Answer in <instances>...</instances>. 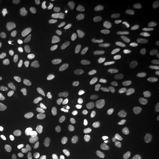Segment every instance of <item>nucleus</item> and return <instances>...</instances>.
Wrapping results in <instances>:
<instances>
[{
    "label": "nucleus",
    "mask_w": 159,
    "mask_h": 159,
    "mask_svg": "<svg viewBox=\"0 0 159 159\" xmlns=\"http://www.w3.org/2000/svg\"><path fill=\"white\" fill-rule=\"evenodd\" d=\"M129 29L125 25L108 27L104 29L103 34L109 37H120L126 38L129 35Z\"/></svg>",
    "instance_id": "1"
},
{
    "label": "nucleus",
    "mask_w": 159,
    "mask_h": 159,
    "mask_svg": "<svg viewBox=\"0 0 159 159\" xmlns=\"http://www.w3.org/2000/svg\"><path fill=\"white\" fill-rule=\"evenodd\" d=\"M31 48L26 44H18L14 47L12 51L13 57L17 61H22L31 56Z\"/></svg>",
    "instance_id": "2"
},
{
    "label": "nucleus",
    "mask_w": 159,
    "mask_h": 159,
    "mask_svg": "<svg viewBox=\"0 0 159 159\" xmlns=\"http://www.w3.org/2000/svg\"><path fill=\"white\" fill-rule=\"evenodd\" d=\"M63 61V57L57 55L51 57L43 64V71L46 74H49L59 67Z\"/></svg>",
    "instance_id": "3"
},
{
    "label": "nucleus",
    "mask_w": 159,
    "mask_h": 159,
    "mask_svg": "<svg viewBox=\"0 0 159 159\" xmlns=\"http://www.w3.org/2000/svg\"><path fill=\"white\" fill-rule=\"evenodd\" d=\"M40 29L44 32H51L55 28V23L51 20L50 16L45 15L40 20Z\"/></svg>",
    "instance_id": "4"
},
{
    "label": "nucleus",
    "mask_w": 159,
    "mask_h": 159,
    "mask_svg": "<svg viewBox=\"0 0 159 159\" xmlns=\"http://www.w3.org/2000/svg\"><path fill=\"white\" fill-rule=\"evenodd\" d=\"M120 81V79L118 74L113 71H108L105 74L103 84L105 87H108L116 85L119 83Z\"/></svg>",
    "instance_id": "5"
},
{
    "label": "nucleus",
    "mask_w": 159,
    "mask_h": 159,
    "mask_svg": "<svg viewBox=\"0 0 159 159\" xmlns=\"http://www.w3.org/2000/svg\"><path fill=\"white\" fill-rule=\"evenodd\" d=\"M137 129L134 127H129L123 131L119 137V141L120 142H126L129 141L136 136Z\"/></svg>",
    "instance_id": "6"
},
{
    "label": "nucleus",
    "mask_w": 159,
    "mask_h": 159,
    "mask_svg": "<svg viewBox=\"0 0 159 159\" xmlns=\"http://www.w3.org/2000/svg\"><path fill=\"white\" fill-rule=\"evenodd\" d=\"M61 131L64 134L71 136L77 135L79 133V130L77 127V123L74 121H70L64 125Z\"/></svg>",
    "instance_id": "7"
},
{
    "label": "nucleus",
    "mask_w": 159,
    "mask_h": 159,
    "mask_svg": "<svg viewBox=\"0 0 159 159\" xmlns=\"http://www.w3.org/2000/svg\"><path fill=\"white\" fill-rule=\"evenodd\" d=\"M140 87V84L138 83H133L126 87L124 91L122 93L121 96L123 98L126 99L131 96H132L134 94H135L137 91L139 90Z\"/></svg>",
    "instance_id": "8"
},
{
    "label": "nucleus",
    "mask_w": 159,
    "mask_h": 159,
    "mask_svg": "<svg viewBox=\"0 0 159 159\" xmlns=\"http://www.w3.org/2000/svg\"><path fill=\"white\" fill-rule=\"evenodd\" d=\"M136 10L142 18L146 19L148 18L150 12V7L148 4L145 2L140 3L137 6Z\"/></svg>",
    "instance_id": "9"
},
{
    "label": "nucleus",
    "mask_w": 159,
    "mask_h": 159,
    "mask_svg": "<svg viewBox=\"0 0 159 159\" xmlns=\"http://www.w3.org/2000/svg\"><path fill=\"white\" fill-rule=\"evenodd\" d=\"M123 123V120L120 118H111L104 122V125L107 129H115Z\"/></svg>",
    "instance_id": "10"
},
{
    "label": "nucleus",
    "mask_w": 159,
    "mask_h": 159,
    "mask_svg": "<svg viewBox=\"0 0 159 159\" xmlns=\"http://www.w3.org/2000/svg\"><path fill=\"white\" fill-rule=\"evenodd\" d=\"M62 74H63V70L60 68L56 72V73L53 74L50 78V79L48 80V84L52 85L58 84L61 80Z\"/></svg>",
    "instance_id": "11"
},
{
    "label": "nucleus",
    "mask_w": 159,
    "mask_h": 159,
    "mask_svg": "<svg viewBox=\"0 0 159 159\" xmlns=\"http://www.w3.org/2000/svg\"><path fill=\"white\" fill-rule=\"evenodd\" d=\"M48 96L52 104L54 106H58L61 103V99L59 93L57 91H51L49 93Z\"/></svg>",
    "instance_id": "12"
},
{
    "label": "nucleus",
    "mask_w": 159,
    "mask_h": 159,
    "mask_svg": "<svg viewBox=\"0 0 159 159\" xmlns=\"http://www.w3.org/2000/svg\"><path fill=\"white\" fill-rule=\"evenodd\" d=\"M6 125L9 130H16L20 126V123L16 118H11L6 121Z\"/></svg>",
    "instance_id": "13"
},
{
    "label": "nucleus",
    "mask_w": 159,
    "mask_h": 159,
    "mask_svg": "<svg viewBox=\"0 0 159 159\" xmlns=\"http://www.w3.org/2000/svg\"><path fill=\"white\" fill-rule=\"evenodd\" d=\"M154 74L153 68L150 66H148L144 70L142 74L143 80L144 81H148L151 79Z\"/></svg>",
    "instance_id": "14"
},
{
    "label": "nucleus",
    "mask_w": 159,
    "mask_h": 159,
    "mask_svg": "<svg viewBox=\"0 0 159 159\" xmlns=\"http://www.w3.org/2000/svg\"><path fill=\"white\" fill-rule=\"evenodd\" d=\"M60 21L64 26L66 27H70L73 25L72 18L67 14H62L60 17Z\"/></svg>",
    "instance_id": "15"
},
{
    "label": "nucleus",
    "mask_w": 159,
    "mask_h": 159,
    "mask_svg": "<svg viewBox=\"0 0 159 159\" xmlns=\"http://www.w3.org/2000/svg\"><path fill=\"white\" fill-rule=\"evenodd\" d=\"M16 26V24L14 21L13 18L11 17H7L4 22V27L6 29V32L7 33H10L14 27Z\"/></svg>",
    "instance_id": "16"
},
{
    "label": "nucleus",
    "mask_w": 159,
    "mask_h": 159,
    "mask_svg": "<svg viewBox=\"0 0 159 159\" xmlns=\"http://www.w3.org/2000/svg\"><path fill=\"white\" fill-rule=\"evenodd\" d=\"M1 74L6 77H11L12 75V70L10 66L8 64H3L0 67Z\"/></svg>",
    "instance_id": "17"
},
{
    "label": "nucleus",
    "mask_w": 159,
    "mask_h": 159,
    "mask_svg": "<svg viewBox=\"0 0 159 159\" xmlns=\"http://www.w3.org/2000/svg\"><path fill=\"white\" fill-rule=\"evenodd\" d=\"M70 113V111L67 108H59L56 110L55 115L59 119H63L67 117Z\"/></svg>",
    "instance_id": "18"
},
{
    "label": "nucleus",
    "mask_w": 159,
    "mask_h": 159,
    "mask_svg": "<svg viewBox=\"0 0 159 159\" xmlns=\"http://www.w3.org/2000/svg\"><path fill=\"white\" fill-rule=\"evenodd\" d=\"M159 103V89H156L153 92L150 97V105L156 107Z\"/></svg>",
    "instance_id": "19"
},
{
    "label": "nucleus",
    "mask_w": 159,
    "mask_h": 159,
    "mask_svg": "<svg viewBox=\"0 0 159 159\" xmlns=\"http://www.w3.org/2000/svg\"><path fill=\"white\" fill-rule=\"evenodd\" d=\"M109 155V151L104 149V148H101L98 150L96 153L94 154V159H104L106 158Z\"/></svg>",
    "instance_id": "20"
},
{
    "label": "nucleus",
    "mask_w": 159,
    "mask_h": 159,
    "mask_svg": "<svg viewBox=\"0 0 159 159\" xmlns=\"http://www.w3.org/2000/svg\"><path fill=\"white\" fill-rule=\"evenodd\" d=\"M36 120V111L34 109L30 110L27 114V121L30 125H34Z\"/></svg>",
    "instance_id": "21"
},
{
    "label": "nucleus",
    "mask_w": 159,
    "mask_h": 159,
    "mask_svg": "<svg viewBox=\"0 0 159 159\" xmlns=\"http://www.w3.org/2000/svg\"><path fill=\"white\" fill-rule=\"evenodd\" d=\"M115 43V41L111 39H102L98 41L97 44L99 47H106L109 46L113 45Z\"/></svg>",
    "instance_id": "22"
},
{
    "label": "nucleus",
    "mask_w": 159,
    "mask_h": 159,
    "mask_svg": "<svg viewBox=\"0 0 159 159\" xmlns=\"http://www.w3.org/2000/svg\"><path fill=\"white\" fill-rule=\"evenodd\" d=\"M34 67V64L32 61H27L23 64L21 70L25 74H30L32 72Z\"/></svg>",
    "instance_id": "23"
},
{
    "label": "nucleus",
    "mask_w": 159,
    "mask_h": 159,
    "mask_svg": "<svg viewBox=\"0 0 159 159\" xmlns=\"http://www.w3.org/2000/svg\"><path fill=\"white\" fill-rule=\"evenodd\" d=\"M115 95H116L115 90H109L105 92L102 94L101 97V100L102 102H107L108 100L112 99Z\"/></svg>",
    "instance_id": "24"
},
{
    "label": "nucleus",
    "mask_w": 159,
    "mask_h": 159,
    "mask_svg": "<svg viewBox=\"0 0 159 159\" xmlns=\"http://www.w3.org/2000/svg\"><path fill=\"white\" fill-rule=\"evenodd\" d=\"M12 112V108L10 106H5L0 110V117H6Z\"/></svg>",
    "instance_id": "25"
},
{
    "label": "nucleus",
    "mask_w": 159,
    "mask_h": 159,
    "mask_svg": "<svg viewBox=\"0 0 159 159\" xmlns=\"http://www.w3.org/2000/svg\"><path fill=\"white\" fill-rule=\"evenodd\" d=\"M92 6L91 2H87L85 4L84 10H83V14L86 18H90L93 16V13L91 10V7Z\"/></svg>",
    "instance_id": "26"
},
{
    "label": "nucleus",
    "mask_w": 159,
    "mask_h": 159,
    "mask_svg": "<svg viewBox=\"0 0 159 159\" xmlns=\"http://www.w3.org/2000/svg\"><path fill=\"white\" fill-rule=\"evenodd\" d=\"M107 21L112 24H116L119 23L121 20V17L119 15H115L113 14H110L107 16Z\"/></svg>",
    "instance_id": "27"
},
{
    "label": "nucleus",
    "mask_w": 159,
    "mask_h": 159,
    "mask_svg": "<svg viewBox=\"0 0 159 159\" xmlns=\"http://www.w3.org/2000/svg\"><path fill=\"white\" fill-rule=\"evenodd\" d=\"M46 127V121L44 120H41L36 128V134L37 135H41L44 132Z\"/></svg>",
    "instance_id": "28"
},
{
    "label": "nucleus",
    "mask_w": 159,
    "mask_h": 159,
    "mask_svg": "<svg viewBox=\"0 0 159 159\" xmlns=\"http://www.w3.org/2000/svg\"><path fill=\"white\" fill-rule=\"evenodd\" d=\"M143 52V49L142 47H138L136 50H134L133 52H131L130 54L129 55L128 57L129 58H135L137 57L140 56L141 54H142Z\"/></svg>",
    "instance_id": "29"
},
{
    "label": "nucleus",
    "mask_w": 159,
    "mask_h": 159,
    "mask_svg": "<svg viewBox=\"0 0 159 159\" xmlns=\"http://www.w3.org/2000/svg\"><path fill=\"white\" fill-rule=\"evenodd\" d=\"M40 1L39 0H27L25 1V5L29 8H35L40 5Z\"/></svg>",
    "instance_id": "30"
},
{
    "label": "nucleus",
    "mask_w": 159,
    "mask_h": 159,
    "mask_svg": "<svg viewBox=\"0 0 159 159\" xmlns=\"http://www.w3.org/2000/svg\"><path fill=\"white\" fill-rule=\"evenodd\" d=\"M148 146L154 150H159V139H154L148 142Z\"/></svg>",
    "instance_id": "31"
},
{
    "label": "nucleus",
    "mask_w": 159,
    "mask_h": 159,
    "mask_svg": "<svg viewBox=\"0 0 159 159\" xmlns=\"http://www.w3.org/2000/svg\"><path fill=\"white\" fill-rule=\"evenodd\" d=\"M58 126L59 125L57 122H51L48 125V129H50L52 134H56L58 129Z\"/></svg>",
    "instance_id": "32"
},
{
    "label": "nucleus",
    "mask_w": 159,
    "mask_h": 159,
    "mask_svg": "<svg viewBox=\"0 0 159 159\" xmlns=\"http://www.w3.org/2000/svg\"><path fill=\"white\" fill-rule=\"evenodd\" d=\"M131 48V45L129 44H126L122 46L118 51L116 52L117 55L124 54L126 52L129 51Z\"/></svg>",
    "instance_id": "33"
},
{
    "label": "nucleus",
    "mask_w": 159,
    "mask_h": 159,
    "mask_svg": "<svg viewBox=\"0 0 159 159\" xmlns=\"http://www.w3.org/2000/svg\"><path fill=\"white\" fill-rule=\"evenodd\" d=\"M112 66L117 70H122L124 68V64L120 60H115L112 62Z\"/></svg>",
    "instance_id": "34"
},
{
    "label": "nucleus",
    "mask_w": 159,
    "mask_h": 159,
    "mask_svg": "<svg viewBox=\"0 0 159 159\" xmlns=\"http://www.w3.org/2000/svg\"><path fill=\"white\" fill-rule=\"evenodd\" d=\"M107 12V10L105 8L102 7H100V10L97 12L95 17L97 19H101L103 17L105 16V15L106 14Z\"/></svg>",
    "instance_id": "35"
},
{
    "label": "nucleus",
    "mask_w": 159,
    "mask_h": 159,
    "mask_svg": "<svg viewBox=\"0 0 159 159\" xmlns=\"http://www.w3.org/2000/svg\"><path fill=\"white\" fill-rule=\"evenodd\" d=\"M35 99L38 103L41 105H45L47 103L46 97L44 96L43 94H38L35 97Z\"/></svg>",
    "instance_id": "36"
},
{
    "label": "nucleus",
    "mask_w": 159,
    "mask_h": 159,
    "mask_svg": "<svg viewBox=\"0 0 159 159\" xmlns=\"http://www.w3.org/2000/svg\"><path fill=\"white\" fill-rule=\"evenodd\" d=\"M18 106L21 111H25L28 108V104L25 101L21 100L19 101V102L18 103Z\"/></svg>",
    "instance_id": "37"
},
{
    "label": "nucleus",
    "mask_w": 159,
    "mask_h": 159,
    "mask_svg": "<svg viewBox=\"0 0 159 159\" xmlns=\"http://www.w3.org/2000/svg\"><path fill=\"white\" fill-rule=\"evenodd\" d=\"M70 4L71 7L75 9V10H77V9H79L80 6H81V4H80V1L79 0H71L70 1Z\"/></svg>",
    "instance_id": "38"
},
{
    "label": "nucleus",
    "mask_w": 159,
    "mask_h": 159,
    "mask_svg": "<svg viewBox=\"0 0 159 159\" xmlns=\"http://www.w3.org/2000/svg\"><path fill=\"white\" fill-rule=\"evenodd\" d=\"M35 84L36 86L39 89H43L46 87V83L43 80L37 79L35 81Z\"/></svg>",
    "instance_id": "39"
},
{
    "label": "nucleus",
    "mask_w": 159,
    "mask_h": 159,
    "mask_svg": "<svg viewBox=\"0 0 159 159\" xmlns=\"http://www.w3.org/2000/svg\"><path fill=\"white\" fill-rule=\"evenodd\" d=\"M28 157L29 159H42L40 155L35 153H30L28 154Z\"/></svg>",
    "instance_id": "40"
},
{
    "label": "nucleus",
    "mask_w": 159,
    "mask_h": 159,
    "mask_svg": "<svg viewBox=\"0 0 159 159\" xmlns=\"http://www.w3.org/2000/svg\"><path fill=\"white\" fill-rule=\"evenodd\" d=\"M153 37L155 40H159V29H157L154 31L153 34Z\"/></svg>",
    "instance_id": "41"
},
{
    "label": "nucleus",
    "mask_w": 159,
    "mask_h": 159,
    "mask_svg": "<svg viewBox=\"0 0 159 159\" xmlns=\"http://www.w3.org/2000/svg\"><path fill=\"white\" fill-rule=\"evenodd\" d=\"M154 64L156 68V71L158 75H159V60H156L154 61Z\"/></svg>",
    "instance_id": "42"
},
{
    "label": "nucleus",
    "mask_w": 159,
    "mask_h": 159,
    "mask_svg": "<svg viewBox=\"0 0 159 159\" xmlns=\"http://www.w3.org/2000/svg\"><path fill=\"white\" fill-rule=\"evenodd\" d=\"M153 20L155 21L159 22V10H157L154 15Z\"/></svg>",
    "instance_id": "43"
},
{
    "label": "nucleus",
    "mask_w": 159,
    "mask_h": 159,
    "mask_svg": "<svg viewBox=\"0 0 159 159\" xmlns=\"http://www.w3.org/2000/svg\"><path fill=\"white\" fill-rule=\"evenodd\" d=\"M23 84H24V83L22 81H18L16 83V85L19 89H23Z\"/></svg>",
    "instance_id": "44"
},
{
    "label": "nucleus",
    "mask_w": 159,
    "mask_h": 159,
    "mask_svg": "<svg viewBox=\"0 0 159 159\" xmlns=\"http://www.w3.org/2000/svg\"><path fill=\"white\" fill-rule=\"evenodd\" d=\"M3 91H4L3 87H2V85H1V84H0V96L2 94Z\"/></svg>",
    "instance_id": "45"
},
{
    "label": "nucleus",
    "mask_w": 159,
    "mask_h": 159,
    "mask_svg": "<svg viewBox=\"0 0 159 159\" xmlns=\"http://www.w3.org/2000/svg\"><path fill=\"white\" fill-rule=\"evenodd\" d=\"M4 154L2 153H0V159H4Z\"/></svg>",
    "instance_id": "46"
},
{
    "label": "nucleus",
    "mask_w": 159,
    "mask_h": 159,
    "mask_svg": "<svg viewBox=\"0 0 159 159\" xmlns=\"http://www.w3.org/2000/svg\"><path fill=\"white\" fill-rule=\"evenodd\" d=\"M135 23H136V22L134 21H131L130 25L131 26H134Z\"/></svg>",
    "instance_id": "47"
},
{
    "label": "nucleus",
    "mask_w": 159,
    "mask_h": 159,
    "mask_svg": "<svg viewBox=\"0 0 159 159\" xmlns=\"http://www.w3.org/2000/svg\"><path fill=\"white\" fill-rule=\"evenodd\" d=\"M102 2H108V0H102Z\"/></svg>",
    "instance_id": "48"
},
{
    "label": "nucleus",
    "mask_w": 159,
    "mask_h": 159,
    "mask_svg": "<svg viewBox=\"0 0 159 159\" xmlns=\"http://www.w3.org/2000/svg\"><path fill=\"white\" fill-rule=\"evenodd\" d=\"M51 159V158H50V159Z\"/></svg>",
    "instance_id": "49"
}]
</instances>
